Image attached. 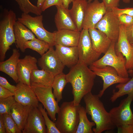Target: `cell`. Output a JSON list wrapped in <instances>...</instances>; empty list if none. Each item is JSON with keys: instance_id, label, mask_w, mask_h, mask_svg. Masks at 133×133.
I'll return each mask as SVG.
<instances>
[{"instance_id": "41", "label": "cell", "mask_w": 133, "mask_h": 133, "mask_svg": "<svg viewBox=\"0 0 133 133\" xmlns=\"http://www.w3.org/2000/svg\"><path fill=\"white\" fill-rule=\"evenodd\" d=\"M14 95V93L0 86V99H5Z\"/></svg>"}, {"instance_id": "21", "label": "cell", "mask_w": 133, "mask_h": 133, "mask_svg": "<svg viewBox=\"0 0 133 133\" xmlns=\"http://www.w3.org/2000/svg\"><path fill=\"white\" fill-rule=\"evenodd\" d=\"M54 32L55 45L67 47L77 46L81 32L63 29Z\"/></svg>"}, {"instance_id": "28", "label": "cell", "mask_w": 133, "mask_h": 133, "mask_svg": "<svg viewBox=\"0 0 133 133\" xmlns=\"http://www.w3.org/2000/svg\"><path fill=\"white\" fill-rule=\"evenodd\" d=\"M67 83L66 74L63 72L55 76L51 86L55 97L58 102L63 99L62 92Z\"/></svg>"}, {"instance_id": "30", "label": "cell", "mask_w": 133, "mask_h": 133, "mask_svg": "<svg viewBox=\"0 0 133 133\" xmlns=\"http://www.w3.org/2000/svg\"><path fill=\"white\" fill-rule=\"evenodd\" d=\"M50 46L46 41L35 38L27 42L25 48L26 49L29 48L34 50L41 56L48 51Z\"/></svg>"}, {"instance_id": "37", "label": "cell", "mask_w": 133, "mask_h": 133, "mask_svg": "<svg viewBox=\"0 0 133 133\" xmlns=\"http://www.w3.org/2000/svg\"><path fill=\"white\" fill-rule=\"evenodd\" d=\"M63 4V0H45L41 9L44 11L48 8L54 5L58 6Z\"/></svg>"}, {"instance_id": "36", "label": "cell", "mask_w": 133, "mask_h": 133, "mask_svg": "<svg viewBox=\"0 0 133 133\" xmlns=\"http://www.w3.org/2000/svg\"><path fill=\"white\" fill-rule=\"evenodd\" d=\"M111 10L114 14L118 16L123 14H125L133 17V8H127L120 9L118 7H114Z\"/></svg>"}, {"instance_id": "8", "label": "cell", "mask_w": 133, "mask_h": 133, "mask_svg": "<svg viewBox=\"0 0 133 133\" xmlns=\"http://www.w3.org/2000/svg\"><path fill=\"white\" fill-rule=\"evenodd\" d=\"M133 94L121 100L119 105L112 108L109 113L113 124L117 128L123 125H133V113L131 108Z\"/></svg>"}, {"instance_id": "22", "label": "cell", "mask_w": 133, "mask_h": 133, "mask_svg": "<svg viewBox=\"0 0 133 133\" xmlns=\"http://www.w3.org/2000/svg\"><path fill=\"white\" fill-rule=\"evenodd\" d=\"M15 43L17 47L21 51L24 52L25 45L27 41L35 38L34 34L23 24L17 21L14 27Z\"/></svg>"}, {"instance_id": "23", "label": "cell", "mask_w": 133, "mask_h": 133, "mask_svg": "<svg viewBox=\"0 0 133 133\" xmlns=\"http://www.w3.org/2000/svg\"><path fill=\"white\" fill-rule=\"evenodd\" d=\"M12 53L6 60L0 62V71L6 74L15 81L18 83L17 73V66L20 54L16 49H13Z\"/></svg>"}, {"instance_id": "47", "label": "cell", "mask_w": 133, "mask_h": 133, "mask_svg": "<svg viewBox=\"0 0 133 133\" xmlns=\"http://www.w3.org/2000/svg\"><path fill=\"white\" fill-rule=\"evenodd\" d=\"M123 1L126 3H129L130 2L131 0H122Z\"/></svg>"}, {"instance_id": "17", "label": "cell", "mask_w": 133, "mask_h": 133, "mask_svg": "<svg viewBox=\"0 0 133 133\" xmlns=\"http://www.w3.org/2000/svg\"><path fill=\"white\" fill-rule=\"evenodd\" d=\"M14 97L16 102L24 106L38 107L39 101L31 86L18 82Z\"/></svg>"}, {"instance_id": "16", "label": "cell", "mask_w": 133, "mask_h": 133, "mask_svg": "<svg viewBox=\"0 0 133 133\" xmlns=\"http://www.w3.org/2000/svg\"><path fill=\"white\" fill-rule=\"evenodd\" d=\"M38 60L34 57L26 55L19 59L17 66V73L19 82L31 86V73L34 69H38Z\"/></svg>"}, {"instance_id": "25", "label": "cell", "mask_w": 133, "mask_h": 133, "mask_svg": "<svg viewBox=\"0 0 133 133\" xmlns=\"http://www.w3.org/2000/svg\"><path fill=\"white\" fill-rule=\"evenodd\" d=\"M30 107L16 102L10 110V115L19 129L23 130L28 116Z\"/></svg>"}, {"instance_id": "39", "label": "cell", "mask_w": 133, "mask_h": 133, "mask_svg": "<svg viewBox=\"0 0 133 133\" xmlns=\"http://www.w3.org/2000/svg\"><path fill=\"white\" fill-rule=\"evenodd\" d=\"M121 0H102L107 11L111 10L114 7H118Z\"/></svg>"}, {"instance_id": "1", "label": "cell", "mask_w": 133, "mask_h": 133, "mask_svg": "<svg viewBox=\"0 0 133 133\" xmlns=\"http://www.w3.org/2000/svg\"><path fill=\"white\" fill-rule=\"evenodd\" d=\"M96 76L88 66L79 62L66 74L67 82L71 83L72 87L74 106H79L84 96L91 92Z\"/></svg>"}, {"instance_id": "13", "label": "cell", "mask_w": 133, "mask_h": 133, "mask_svg": "<svg viewBox=\"0 0 133 133\" xmlns=\"http://www.w3.org/2000/svg\"><path fill=\"white\" fill-rule=\"evenodd\" d=\"M39 66L55 76L63 72L65 66L63 64L53 46H51L38 60Z\"/></svg>"}, {"instance_id": "48", "label": "cell", "mask_w": 133, "mask_h": 133, "mask_svg": "<svg viewBox=\"0 0 133 133\" xmlns=\"http://www.w3.org/2000/svg\"><path fill=\"white\" fill-rule=\"evenodd\" d=\"M86 0L87 1L88 3H90L91 2L92 0Z\"/></svg>"}, {"instance_id": "31", "label": "cell", "mask_w": 133, "mask_h": 133, "mask_svg": "<svg viewBox=\"0 0 133 133\" xmlns=\"http://www.w3.org/2000/svg\"><path fill=\"white\" fill-rule=\"evenodd\" d=\"M18 4L20 10L23 13H31L39 15H41V9L33 4L29 0H15Z\"/></svg>"}, {"instance_id": "44", "label": "cell", "mask_w": 133, "mask_h": 133, "mask_svg": "<svg viewBox=\"0 0 133 133\" xmlns=\"http://www.w3.org/2000/svg\"><path fill=\"white\" fill-rule=\"evenodd\" d=\"M75 0H63V4L66 8L68 9L69 4Z\"/></svg>"}, {"instance_id": "34", "label": "cell", "mask_w": 133, "mask_h": 133, "mask_svg": "<svg viewBox=\"0 0 133 133\" xmlns=\"http://www.w3.org/2000/svg\"><path fill=\"white\" fill-rule=\"evenodd\" d=\"M16 102L14 96L0 99V115L5 114H10L11 108Z\"/></svg>"}, {"instance_id": "27", "label": "cell", "mask_w": 133, "mask_h": 133, "mask_svg": "<svg viewBox=\"0 0 133 133\" xmlns=\"http://www.w3.org/2000/svg\"><path fill=\"white\" fill-rule=\"evenodd\" d=\"M78 113L79 121L75 133H93V127L96 125L94 121L90 122L88 119L85 108L80 104Z\"/></svg>"}, {"instance_id": "6", "label": "cell", "mask_w": 133, "mask_h": 133, "mask_svg": "<svg viewBox=\"0 0 133 133\" xmlns=\"http://www.w3.org/2000/svg\"><path fill=\"white\" fill-rule=\"evenodd\" d=\"M43 20V16L41 15L33 17L29 13H23L17 20L30 29L37 38L54 46L55 45V33L50 32L44 28Z\"/></svg>"}, {"instance_id": "40", "label": "cell", "mask_w": 133, "mask_h": 133, "mask_svg": "<svg viewBox=\"0 0 133 133\" xmlns=\"http://www.w3.org/2000/svg\"><path fill=\"white\" fill-rule=\"evenodd\" d=\"M117 128L118 133H133V125H123Z\"/></svg>"}, {"instance_id": "29", "label": "cell", "mask_w": 133, "mask_h": 133, "mask_svg": "<svg viewBox=\"0 0 133 133\" xmlns=\"http://www.w3.org/2000/svg\"><path fill=\"white\" fill-rule=\"evenodd\" d=\"M116 87L118 90L116 91H113V94L110 99L112 102L125 95L133 94V76L127 82L119 83L116 85Z\"/></svg>"}, {"instance_id": "42", "label": "cell", "mask_w": 133, "mask_h": 133, "mask_svg": "<svg viewBox=\"0 0 133 133\" xmlns=\"http://www.w3.org/2000/svg\"><path fill=\"white\" fill-rule=\"evenodd\" d=\"M125 31L127 38L131 44L133 43V24L125 27Z\"/></svg>"}, {"instance_id": "3", "label": "cell", "mask_w": 133, "mask_h": 133, "mask_svg": "<svg viewBox=\"0 0 133 133\" xmlns=\"http://www.w3.org/2000/svg\"><path fill=\"white\" fill-rule=\"evenodd\" d=\"M0 20V61H4L6 54L10 46L15 43L14 27L17 21L15 12L5 9Z\"/></svg>"}, {"instance_id": "4", "label": "cell", "mask_w": 133, "mask_h": 133, "mask_svg": "<svg viewBox=\"0 0 133 133\" xmlns=\"http://www.w3.org/2000/svg\"><path fill=\"white\" fill-rule=\"evenodd\" d=\"M79 105L74 106L72 101L64 102L61 105L55 122L61 133H75L79 121Z\"/></svg>"}, {"instance_id": "32", "label": "cell", "mask_w": 133, "mask_h": 133, "mask_svg": "<svg viewBox=\"0 0 133 133\" xmlns=\"http://www.w3.org/2000/svg\"><path fill=\"white\" fill-rule=\"evenodd\" d=\"M3 115L6 133H22L10 114H5Z\"/></svg>"}, {"instance_id": "26", "label": "cell", "mask_w": 133, "mask_h": 133, "mask_svg": "<svg viewBox=\"0 0 133 133\" xmlns=\"http://www.w3.org/2000/svg\"><path fill=\"white\" fill-rule=\"evenodd\" d=\"M54 77L52 74L43 69H35L31 74L30 83L51 86Z\"/></svg>"}, {"instance_id": "45", "label": "cell", "mask_w": 133, "mask_h": 133, "mask_svg": "<svg viewBox=\"0 0 133 133\" xmlns=\"http://www.w3.org/2000/svg\"><path fill=\"white\" fill-rule=\"evenodd\" d=\"M45 0H37L36 6L41 9Z\"/></svg>"}, {"instance_id": "19", "label": "cell", "mask_w": 133, "mask_h": 133, "mask_svg": "<svg viewBox=\"0 0 133 133\" xmlns=\"http://www.w3.org/2000/svg\"><path fill=\"white\" fill-rule=\"evenodd\" d=\"M57 11L55 16L54 22L57 30L67 29L78 31L69 12L63 4L56 6Z\"/></svg>"}, {"instance_id": "9", "label": "cell", "mask_w": 133, "mask_h": 133, "mask_svg": "<svg viewBox=\"0 0 133 133\" xmlns=\"http://www.w3.org/2000/svg\"><path fill=\"white\" fill-rule=\"evenodd\" d=\"M79 55V62L87 66L91 65L97 61L101 54L93 49L88 29H83L81 34L77 46Z\"/></svg>"}, {"instance_id": "7", "label": "cell", "mask_w": 133, "mask_h": 133, "mask_svg": "<svg viewBox=\"0 0 133 133\" xmlns=\"http://www.w3.org/2000/svg\"><path fill=\"white\" fill-rule=\"evenodd\" d=\"M31 86L39 101L41 103L44 108L46 109L51 120L55 122L56 119V115L58 113L60 107L52 92V86L34 84H31Z\"/></svg>"}, {"instance_id": "11", "label": "cell", "mask_w": 133, "mask_h": 133, "mask_svg": "<svg viewBox=\"0 0 133 133\" xmlns=\"http://www.w3.org/2000/svg\"><path fill=\"white\" fill-rule=\"evenodd\" d=\"M120 25L117 16L111 10L107 11L95 28L105 33L112 41L116 42L119 34Z\"/></svg>"}, {"instance_id": "35", "label": "cell", "mask_w": 133, "mask_h": 133, "mask_svg": "<svg viewBox=\"0 0 133 133\" xmlns=\"http://www.w3.org/2000/svg\"><path fill=\"white\" fill-rule=\"evenodd\" d=\"M120 24L125 27L129 26L133 24V17L125 14H123L117 16Z\"/></svg>"}, {"instance_id": "49", "label": "cell", "mask_w": 133, "mask_h": 133, "mask_svg": "<svg viewBox=\"0 0 133 133\" xmlns=\"http://www.w3.org/2000/svg\"><path fill=\"white\" fill-rule=\"evenodd\" d=\"M132 44H133V43Z\"/></svg>"}, {"instance_id": "12", "label": "cell", "mask_w": 133, "mask_h": 133, "mask_svg": "<svg viewBox=\"0 0 133 133\" xmlns=\"http://www.w3.org/2000/svg\"><path fill=\"white\" fill-rule=\"evenodd\" d=\"M107 10L103 3L94 0L88 3L83 24V29L94 28L102 19Z\"/></svg>"}, {"instance_id": "2", "label": "cell", "mask_w": 133, "mask_h": 133, "mask_svg": "<svg viewBox=\"0 0 133 133\" xmlns=\"http://www.w3.org/2000/svg\"><path fill=\"white\" fill-rule=\"evenodd\" d=\"M83 98L86 112L96 124V127L92 129L94 133H101L116 127L111 121L109 112L105 109L98 95L93 94L90 92Z\"/></svg>"}, {"instance_id": "46", "label": "cell", "mask_w": 133, "mask_h": 133, "mask_svg": "<svg viewBox=\"0 0 133 133\" xmlns=\"http://www.w3.org/2000/svg\"><path fill=\"white\" fill-rule=\"evenodd\" d=\"M131 44L133 47V44ZM128 71L129 74L130 76L132 77L133 76V69L131 70H128Z\"/></svg>"}, {"instance_id": "18", "label": "cell", "mask_w": 133, "mask_h": 133, "mask_svg": "<svg viewBox=\"0 0 133 133\" xmlns=\"http://www.w3.org/2000/svg\"><path fill=\"white\" fill-rule=\"evenodd\" d=\"M55 50L62 62L65 66L72 67L79 61L77 46L65 47L55 45Z\"/></svg>"}, {"instance_id": "33", "label": "cell", "mask_w": 133, "mask_h": 133, "mask_svg": "<svg viewBox=\"0 0 133 133\" xmlns=\"http://www.w3.org/2000/svg\"><path fill=\"white\" fill-rule=\"evenodd\" d=\"M38 107L44 118L47 127V133H61L56 127L55 122L50 120L48 117L47 112L46 111L45 109L43 108V105L39 104Z\"/></svg>"}, {"instance_id": "14", "label": "cell", "mask_w": 133, "mask_h": 133, "mask_svg": "<svg viewBox=\"0 0 133 133\" xmlns=\"http://www.w3.org/2000/svg\"><path fill=\"white\" fill-rule=\"evenodd\" d=\"M23 133H46L44 118L38 107H30Z\"/></svg>"}, {"instance_id": "15", "label": "cell", "mask_w": 133, "mask_h": 133, "mask_svg": "<svg viewBox=\"0 0 133 133\" xmlns=\"http://www.w3.org/2000/svg\"><path fill=\"white\" fill-rule=\"evenodd\" d=\"M116 42L115 46L116 54L121 53L125 57L127 70L133 69V47L127 38L125 26L121 24L120 25L119 34Z\"/></svg>"}, {"instance_id": "5", "label": "cell", "mask_w": 133, "mask_h": 133, "mask_svg": "<svg viewBox=\"0 0 133 133\" xmlns=\"http://www.w3.org/2000/svg\"><path fill=\"white\" fill-rule=\"evenodd\" d=\"M116 42L112 41L104 55L90 66L96 67L109 66L115 68L120 77L128 78L129 73L126 67V59L121 53L116 54L115 50Z\"/></svg>"}, {"instance_id": "10", "label": "cell", "mask_w": 133, "mask_h": 133, "mask_svg": "<svg viewBox=\"0 0 133 133\" xmlns=\"http://www.w3.org/2000/svg\"><path fill=\"white\" fill-rule=\"evenodd\" d=\"M89 68L96 75L100 77L103 80L102 88L98 95L100 98L110 86L116 83H126L130 79L129 77L124 78L120 77L116 69L109 66L96 67L90 66Z\"/></svg>"}, {"instance_id": "43", "label": "cell", "mask_w": 133, "mask_h": 133, "mask_svg": "<svg viewBox=\"0 0 133 133\" xmlns=\"http://www.w3.org/2000/svg\"><path fill=\"white\" fill-rule=\"evenodd\" d=\"M6 133L3 115H0V133Z\"/></svg>"}, {"instance_id": "38", "label": "cell", "mask_w": 133, "mask_h": 133, "mask_svg": "<svg viewBox=\"0 0 133 133\" xmlns=\"http://www.w3.org/2000/svg\"><path fill=\"white\" fill-rule=\"evenodd\" d=\"M0 86L14 93L17 89L16 86L11 84L5 78L1 76H0Z\"/></svg>"}, {"instance_id": "24", "label": "cell", "mask_w": 133, "mask_h": 133, "mask_svg": "<svg viewBox=\"0 0 133 133\" xmlns=\"http://www.w3.org/2000/svg\"><path fill=\"white\" fill-rule=\"evenodd\" d=\"M71 8L69 10L71 16L78 31L83 29V24L88 3L86 0H75L72 2Z\"/></svg>"}, {"instance_id": "20", "label": "cell", "mask_w": 133, "mask_h": 133, "mask_svg": "<svg viewBox=\"0 0 133 133\" xmlns=\"http://www.w3.org/2000/svg\"><path fill=\"white\" fill-rule=\"evenodd\" d=\"M94 50L98 53L105 54L112 43V41L104 33L95 28L88 29Z\"/></svg>"}]
</instances>
